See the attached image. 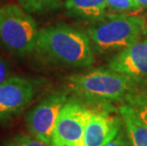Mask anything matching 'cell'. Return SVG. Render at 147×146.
I'll return each mask as SVG.
<instances>
[{
    "label": "cell",
    "mask_w": 147,
    "mask_h": 146,
    "mask_svg": "<svg viewBox=\"0 0 147 146\" xmlns=\"http://www.w3.org/2000/svg\"><path fill=\"white\" fill-rule=\"evenodd\" d=\"M38 33L35 20L20 5L0 6V41L9 51L18 56L35 51Z\"/></svg>",
    "instance_id": "obj_4"
},
{
    "label": "cell",
    "mask_w": 147,
    "mask_h": 146,
    "mask_svg": "<svg viewBox=\"0 0 147 146\" xmlns=\"http://www.w3.org/2000/svg\"><path fill=\"white\" fill-rule=\"evenodd\" d=\"M124 101L132 108L137 117L147 125V87L137 88Z\"/></svg>",
    "instance_id": "obj_12"
},
{
    "label": "cell",
    "mask_w": 147,
    "mask_h": 146,
    "mask_svg": "<svg viewBox=\"0 0 147 146\" xmlns=\"http://www.w3.org/2000/svg\"><path fill=\"white\" fill-rule=\"evenodd\" d=\"M32 82L21 77H10L0 83V120L20 113L34 97Z\"/></svg>",
    "instance_id": "obj_7"
},
{
    "label": "cell",
    "mask_w": 147,
    "mask_h": 146,
    "mask_svg": "<svg viewBox=\"0 0 147 146\" xmlns=\"http://www.w3.org/2000/svg\"><path fill=\"white\" fill-rule=\"evenodd\" d=\"M138 7L140 9H147V0H135Z\"/></svg>",
    "instance_id": "obj_18"
},
{
    "label": "cell",
    "mask_w": 147,
    "mask_h": 146,
    "mask_svg": "<svg viewBox=\"0 0 147 146\" xmlns=\"http://www.w3.org/2000/svg\"><path fill=\"white\" fill-rule=\"evenodd\" d=\"M10 66L7 63V61L4 58L0 56V83L6 81L8 78H10Z\"/></svg>",
    "instance_id": "obj_17"
},
{
    "label": "cell",
    "mask_w": 147,
    "mask_h": 146,
    "mask_svg": "<svg viewBox=\"0 0 147 146\" xmlns=\"http://www.w3.org/2000/svg\"><path fill=\"white\" fill-rule=\"evenodd\" d=\"M19 5L29 13H45L58 10L64 6V0H17Z\"/></svg>",
    "instance_id": "obj_13"
},
{
    "label": "cell",
    "mask_w": 147,
    "mask_h": 146,
    "mask_svg": "<svg viewBox=\"0 0 147 146\" xmlns=\"http://www.w3.org/2000/svg\"><path fill=\"white\" fill-rule=\"evenodd\" d=\"M120 115L132 146H147L146 124L137 117L132 108L126 104L120 107Z\"/></svg>",
    "instance_id": "obj_11"
},
{
    "label": "cell",
    "mask_w": 147,
    "mask_h": 146,
    "mask_svg": "<svg viewBox=\"0 0 147 146\" xmlns=\"http://www.w3.org/2000/svg\"><path fill=\"white\" fill-rule=\"evenodd\" d=\"M106 2L108 9L120 13H126L140 10L135 0H106Z\"/></svg>",
    "instance_id": "obj_15"
},
{
    "label": "cell",
    "mask_w": 147,
    "mask_h": 146,
    "mask_svg": "<svg viewBox=\"0 0 147 146\" xmlns=\"http://www.w3.org/2000/svg\"><path fill=\"white\" fill-rule=\"evenodd\" d=\"M120 130L121 123L118 117L107 110L92 108L79 146H104Z\"/></svg>",
    "instance_id": "obj_9"
},
{
    "label": "cell",
    "mask_w": 147,
    "mask_h": 146,
    "mask_svg": "<svg viewBox=\"0 0 147 146\" xmlns=\"http://www.w3.org/2000/svg\"><path fill=\"white\" fill-rule=\"evenodd\" d=\"M121 130L113 139H110V141L104 146H132L127 135L125 137L124 136V133L123 131H121Z\"/></svg>",
    "instance_id": "obj_16"
},
{
    "label": "cell",
    "mask_w": 147,
    "mask_h": 146,
    "mask_svg": "<svg viewBox=\"0 0 147 146\" xmlns=\"http://www.w3.org/2000/svg\"><path fill=\"white\" fill-rule=\"evenodd\" d=\"M64 7L70 16L94 22L106 14V0H64Z\"/></svg>",
    "instance_id": "obj_10"
},
{
    "label": "cell",
    "mask_w": 147,
    "mask_h": 146,
    "mask_svg": "<svg viewBox=\"0 0 147 146\" xmlns=\"http://www.w3.org/2000/svg\"><path fill=\"white\" fill-rule=\"evenodd\" d=\"M68 86L86 100L104 102L125 100L138 88V82L110 68L93 69L68 77Z\"/></svg>",
    "instance_id": "obj_2"
},
{
    "label": "cell",
    "mask_w": 147,
    "mask_h": 146,
    "mask_svg": "<svg viewBox=\"0 0 147 146\" xmlns=\"http://www.w3.org/2000/svg\"><path fill=\"white\" fill-rule=\"evenodd\" d=\"M107 67L138 83L147 80V39L119 50L109 60Z\"/></svg>",
    "instance_id": "obj_8"
},
{
    "label": "cell",
    "mask_w": 147,
    "mask_h": 146,
    "mask_svg": "<svg viewBox=\"0 0 147 146\" xmlns=\"http://www.w3.org/2000/svg\"><path fill=\"white\" fill-rule=\"evenodd\" d=\"M145 30V20L134 14H105L87 28L93 48L100 53L121 50L139 41Z\"/></svg>",
    "instance_id": "obj_3"
},
{
    "label": "cell",
    "mask_w": 147,
    "mask_h": 146,
    "mask_svg": "<svg viewBox=\"0 0 147 146\" xmlns=\"http://www.w3.org/2000/svg\"><path fill=\"white\" fill-rule=\"evenodd\" d=\"M35 51L55 64L86 67L94 63L93 46L87 34L65 24L39 30Z\"/></svg>",
    "instance_id": "obj_1"
},
{
    "label": "cell",
    "mask_w": 147,
    "mask_h": 146,
    "mask_svg": "<svg viewBox=\"0 0 147 146\" xmlns=\"http://www.w3.org/2000/svg\"><path fill=\"white\" fill-rule=\"evenodd\" d=\"M92 108L68 98L61 110L52 134V146H79Z\"/></svg>",
    "instance_id": "obj_5"
},
{
    "label": "cell",
    "mask_w": 147,
    "mask_h": 146,
    "mask_svg": "<svg viewBox=\"0 0 147 146\" xmlns=\"http://www.w3.org/2000/svg\"><path fill=\"white\" fill-rule=\"evenodd\" d=\"M67 100V93L55 92L36 104L26 116L30 134L51 144L56 122Z\"/></svg>",
    "instance_id": "obj_6"
},
{
    "label": "cell",
    "mask_w": 147,
    "mask_h": 146,
    "mask_svg": "<svg viewBox=\"0 0 147 146\" xmlns=\"http://www.w3.org/2000/svg\"><path fill=\"white\" fill-rule=\"evenodd\" d=\"M6 146H52L51 144L38 139L32 135L19 134L10 139Z\"/></svg>",
    "instance_id": "obj_14"
}]
</instances>
